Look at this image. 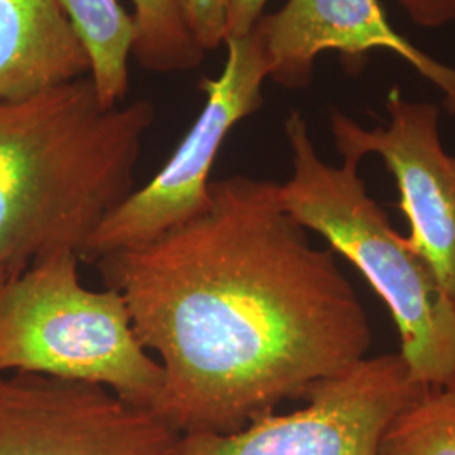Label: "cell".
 Instances as JSON below:
<instances>
[{
  "mask_svg": "<svg viewBox=\"0 0 455 455\" xmlns=\"http://www.w3.org/2000/svg\"><path fill=\"white\" fill-rule=\"evenodd\" d=\"M92 61V80L105 108L129 93L133 22L118 0H61Z\"/></svg>",
  "mask_w": 455,
  "mask_h": 455,
  "instance_id": "cell-11",
  "label": "cell"
},
{
  "mask_svg": "<svg viewBox=\"0 0 455 455\" xmlns=\"http://www.w3.org/2000/svg\"><path fill=\"white\" fill-rule=\"evenodd\" d=\"M292 174L278 184L282 208L331 250L351 261L393 315L400 355L423 387L455 373V304L419 251L391 227L359 176L361 161L342 156L331 165L317 154L309 125L299 112L285 122Z\"/></svg>",
  "mask_w": 455,
  "mask_h": 455,
  "instance_id": "cell-3",
  "label": "cell"
},
{
  "mask_svg": "<svg viewBox=\"0 0 455 455\" xmlns=\"http://www.w3.org/2000/svg\"><path fill=\"white\" fill-rule=\"evenodd\" d=\"M180 437L105 387L0 373V455H174Z\"/></svg>",
  "mask_w": 455,
  "mask_h": 455,
  "instance_id": "cell-7",
  "label": "cell"
},
{
  "mask_svg": "<svg viewBox=\"0 0 455 455\" xmlns=\"http://www.w3.org/2000/svg\"><path fill=\"white\" fill-rule=\"evenodd\" d=\"M225 44L221 75L199 84L206 103L193 127L163 169L103 220L83 250L84 260L147 243L208 206L216 156L233 127L263 105L261 86L268 78L259 34L251 31Z\"/></svg>",
  "mask_w": 455,
  "mask_h": 455,
  "instance_id": "cell-5",
  "label": "cell"
},
{
  "mask_svg": "<svg viewBox=\"0 0 455 455\" xmlns=\"http://www.w3.org/2000/svg\"><path fill=\"white\" fill-rule=\"evenodd\" d=\"M90 73L61 0H0V101L37 97Z\"/></svg>",
  "mask_w": 455,
  "mask_h": 455,
  "instance_id": "cell-10",
  "label": "cell"
},
{
  "mask_svg": "<svg viewBox=\"0 0 455 455\" xmlns=\"http://www.w3.org/2000/svg\"><path fill=\"white\" fill-rule=\"evenodd\" d=\"M148 100L105 108L92 76L0 101V278L84 246L135 191Z\"/></svg>",
  "mask_w": 455,
  "mask_h": 455,
  "instance_id": "cell-2",
  "label": "cell"
},
{
  "mask_svg": "<svg viewBox=\"0 0 455 455\" xmlns=\"http://www.w3.org/2000/svg\"><path fill=\"white\" fill-rule=\"evenodd\" d=\"M253 31L268 61V78L282 86H307L317 56L327 51L359 63L370 51L385 49L437 86L455 114V68L395 31L379 0H287L275 14L261 16Z\"/></svg>",
  "mask_w": 455,
  "mask_h": 455,
  "instance_id": "cell-9",
  "label": "cell"
},
{
  "mask_svg": "<svg viewBox=\"0 0 455 455\" xmlns=\"http://www.w3.org/2000/svg\"><path fill=\"white\" fill-rule=\"evenodd\" d=\"M407 16L425 29H437L455 20V0H396Z\"/></svg>",
  "mask_w": 455,
  "mask_h": 455,
  "instance_id": "cell-15",
  "label": "cell"
},
{
  "mask_svg": "<svg viewBox=\"0 0 455 455\" xmlns=\"http://www.w3.org/2000/svg\"><path fill=\"white\" fill-rule=\"evenodd\" d=\"M425 388L400 353L361 359L314 383L306 407L265 413L231 434L180 435L174 455H378L391 419Z\"/></svg>",
  "mask_w": 455,
  "mask_h": 455,
  "instance_id": "cell-6",
  "label": "cell"
},
{
  "mask_svg": "<svg viewBox=\"0 0 455 455\" xmlns=\"http://www.w3.org/2000/svg\"><path fill=\"white\" fill-rule=\"evenodd\" d=\"M267 2L268 0H231L228 39H238L251 33L263 16Z\"/></svg>",
  "mask_w": 455,
  "mask_h": 455,
  "instance_id": "cell-16",
  "label": "cell"
},
{
  "mask_svg": "<svg viewBox=\"0 0 455 455\" xmlns=\"http://www.w3.org/2000/svg\"><path fill=\"white\" fill-rule=\"evenodd\" d=\"M92 263L157 355L156 415L180 435L236 432L371 347L336 253L312 244L272 180H212L204 212Z\"/></svg>",
  "mask_w": 455,
  "mask_h": 455,
  "instance_id": "cell-1",
  "label": "cell"
},
{
  "mask_svg": "<svg viewBox=\"0 0 455 455\" xmlns=\"http://www.w3.org/2000/svg\"><path fill=\"white\" fill-rule=\"evenodd\" d=\"M80 260L63 250L0 278V373L105 387L156 415L161 363L139 341L120 293L83 285Z\"/></svg>",
  "mask_w": 455,
  "mask_h": 455,
  "instance_id": "cell-4",
  "label": "cell"
},
{
  "mask_svg": "<svg viewBox=\"0 0 455 455\" xmlns=\"http://www.w3.org/2000/svg\"><path fill=\"white\" fill-rule=\"evenodd\" d=\"M135 14L132 54L152 73L191 71L204 51L189 31L180 0H132Z\"/></svg>",
  "mask_w": 455,
  "mask_h": 455,
  "instance_id": "cell-13",
  "label": "cell"
},
{
  "mask_svg": "<svg viewBox=\"0 0 455 455\" xmlns=\"http://www.w3.org/2000/svg\"><path fill=\"white\" fill-rule=\"evenodd\" d=\"M180 5L189 31L204 52L227 43L231 0H180Z\"/></svg>",
  "mask_w": 455,
  "mask_h": 455,
  "instance_id": "cell-14",
  "label": "cell"
},
{
  "mask_svg": "<svg viewBox=\"0 0 455 455\" xmlns=\"http://www.w3.org/2000/svg\"><path fill=\"white\" fill-rule=\"evenodd\" d=\"M387 112L385 127L366 129L332 110L334 144L341 156H378L385 163L410 225L408 242L455 304V156L442 144L439 107L391 88Z\"/></svg>",
  "mask_w": 455,
  "mask_h": 455,
  "instance_id": "cell-8",
  "label": "cell"
},
{
  "mask_svg": "<svg viewBox=\"0 0 455 455\" xmlns=\"http://www.w3.org/2000/svg\"><path fill=\"white\" fill-rule=\"evenodd\" d=\"M378 455H455V373L391 419Z\"/></svg>",
  "mask_w": 455,
  "mask_h": 455,
  "instance_id": "cell-12",
  "label": "cell"
}]
</instances>
